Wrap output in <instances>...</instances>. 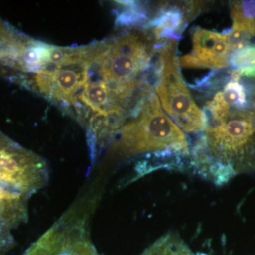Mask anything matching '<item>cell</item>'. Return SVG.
Masks as SVG:
<instances>
[{"instance_id":"6da1fadb","label":"cell","mask_w":255,"mask_h":255,"mask_svg":"<svg viewBox=\"0 0 255 255\" xmlns=\"http://www.w3.org/2000/svg\"><path fill=\"white\" fill-rule=\"evenodd\" d=\"M205 128L191 146L190 170L217 186L255 170V100L228 102L222 91L203 111Z\"/></svg>"},{"instance_id":"7a4b0ae2","label":"cell","mask_w":255,"mask_h":255,"mask_svg":"<svg viewBox=\"0 0 255 255\" xmlns=\"http://www.w3.org/2000/svg\"><path fill=\"white\" fill-rule=\"evenodd\" d=\"M111 152L122 159L140 157L135 166L138 177L160 169L190 170V142L162 110L152 90L128 116Z\"/></svg>"},{"instance_id":"3957f363","label":"cell","mask_w":255,"mask_h":255,"mask_svg":"<svg viewBox=\"0 0 255 255\" xmlns=\"http://www.w3.org/2000/svg\"><path fill=\"white\" fill-rule=\"evenodd\" d=\"M48 181L25 151L0 132V229L11 232L26 221L28 200Z\"/></svg>"},{"instance_id":"277c9868","label":"cell","mask_w":255,"mask_h":255,"mask_svg":"<svg viewBox=\"0 0 255 255\" xmlns=\"http://www.w3.org/2000/svg\"><path fill=\"white\" fill-rule=\"evenodd\" d=\"M177 45L178 40H169L159 50L154 85L165 113L183 132L196 140L205 128V116L182 78Z\"/></svg>"},{"instance_id":"5b68a950","label":"cell","mask_w":255,"mask_h":255,"mask_svg":"<svg viewBox=\"0 0 255 255\" xmlns=\"http://www.w3.org/2000/svg\"><path fill=\"white\" fill-rule=\"evenodd\" d=\"M192 44L191 53L179 58L183 68L220 70L230 66L234 50L228 31L218 33L195 28L192 31Z\"/></svg>"},{"instance_id":"8992f818","label":"cell","mask_w":255,"mask_h":255,"mask_svg":"<svg viewBox=\"0 0 255 255\" xmlns=\"http://www.w3.org/2000/svg\"><path fill=\"white\" fill-rule=\"evenodd\" d=\"M204 6V3L200 1L162 5L147 23V28L152 32L157 46L161 48L169 40H179L187 23L199 14Z\"/></svg>"},{"instance_id":"52a82bcc","label":"cell","mask_w":255,"mask_h":255,"mask_svg":"<svg viewBox=\"0 0 255 255\" xmlns=\"http://www.w3.org/2000/svg\"><path fill=\"white\" fill-rule=\"evenodd\" d=\"M230 5L233 26L228 33L235 52L251 44L255 38V1H234Z\"/></svg>"},{"instance_id":"ba28073f","label":"cell","mask_w":255,"mask_h":255,"mask_svg":"<svg viewBox=\"0 0 255 255\" xmlns=\"http://www.w3.org/2000/svg\"><path fill=\"white\" fill-rule=\"evenodd\" d=\"M58 255H100L87 236L86 228L70 233L64 240Z\"/></svg>"},{"instance_id":"9c48e42d","label":"cell","mask_w":255,"mask_h":255,"mask_svg":"<svg viewBox=\"0 0 255 255\" xmlns=\"http://www.w3.org/2000/svg\"><path fill=\"white\" fill-rule=\"evenodd\" d=\"M141 255H194L179 236L168 233L159 238Z\"/></svg>"},{"instance_id":"30bf717a","label":"cell","mask_w":255,"mask_h":255,"mask_svg":"<svg viewBox=\"0 0 255 255\" xmlns=\"http://www.w3.org/2000/svg\"><path fill=\"white\" fill-rule=\"evenodd\" d=\"M230 65L240 78L255 79V43L236 50L231 55Z\"/></svg>"},{"instance_id":"8fae6325","label":"cell","mask_w":255,"mask_h":255,"mask_svg":"<svg viewBox=\"0 0 255 255\" xmlns=\"http://www.w3.org/2000/svg\"><path fill=\"white\" fill-rule=\"evenodd\" d=\"M9 30V27L5 26L4 23L1 22V20H0V43H1V41L4 39L6 35L7 34Z\"/></svg>"}]
</instances>
